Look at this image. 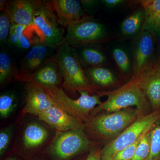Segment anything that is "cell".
<instances>
[{"instance_id": "cell-19", "label": "cell", "mask_w": 160, "mask_h": 160, "mask_svg": "<svg viewBox=\"0 0 160 160\" xmlns=\"http://www.w3.org/2000/svg\"><path fill=\"white\" fill-rule=\"evenodd\" d=\"M144 9L145 19L142 29L155 35H160V0L137 1Z\"/></svg>"}, {"instance_id": "cell-23", "label": "cell", "mask_w": 160, "mask_h": 160, "mask_svg": "<svg viewBox=\"0 0 160 160\" xmlns=\"http://www.w3.org/2000/svg\"><path fill=\"white\" fill-rule=\"evenodd\" d=\"M18 78V72L12 63L11 59L5 52L0 53V83L5 84L12 78Z\"/></svg>"}, {"instance_id": "cell-1", "label": "cell", "mask_w": 160, "mask_h": 160, "mask_svg": "<svg viewBox=\"0 0 160 160\" xmlns=\"http://www.w3.org/2000/svg\"><path fill=\"white\" fill-rule=\"evenodd\" d=\"M101 97L106 96L107 99L96 106L91 112L92 117L102 112H114L135 106L144 114L148 107V99L136 78H132L126 84L117 89L109 91H99Z\"/></svg>"}, {"instance_id": "cell-5", "label": "cell", "mask_w": 160, "mask_h": 160, "mask_svg": "<svg viewBox=\"0 0 160 160\" xmlns=\"http://www.w3.org/2000/svg\"><path fill=\"white\" fill-rule=\"evenodd\" d=\"M67 29L62 45L67 44L73 47H82L97 45L109 39V33L105 26L87 15L71 24Z\"/></svg>"}, {"instance_id": "cell-11", "label": "cell", "mask_w": 160, "mask_h": 160, "mask_svg": "<svg viewBox=\"0 0 160 160\" xmlns=\"http://www.w3.org/2000/svg\"><path fill=\"white\" fill-rule=\"evenodd\" d=\"M55 106L57 105L54 100L44 88L32 82H27L23 113L38 116Z\"/></svg>"}, {"instance_id": "cell-21", "label": "cell", "mask_w": 160, "mask_h": 160, "mask_svg": "<svg viewBox=\"0 0 160 160\" xmlns=\"http://www.w3.org/2000/svg\"><path fill=\"white\" fill-rule=\"evenodd\" d=\"M145 19L144 9H136L123 21L121 27V32L124 36L131 37L140 33L142 30Z\"/></svg>"}, {"instance_id": "cell-7", "label": "cell", "mask_w": 160, "mask_h": 160, "mask_svg": "<svg viewBox=\"0 0 160 160\" xmlns=\"http://www.w3.org/2000/svg\"><path fill=\"white\" fill-rule=\"evenodd\" d=\"M92 144L84 130L58 132L48 151L54 160H69L88 150Z\"/></svg>"}, {"instance_id": "cell-17", "label": "cell", "mask_w": 160, "mask_h": 160, "mask_svg": "<svg viewBox=\"0 0 160 160\" xmlns=\"http://www.w3.org/2000/svg\"><path fill=\"white\" fill-rule=\"evenodd\" d=\"M52 49L44 42H39L32 46L26 53L22 62V68L18 72V78L26 80L49 57V52Z\"/></svg>"}, {"instance_id": "cell-28", "label": "cell", "mask_w": 160, "mask_h": 160, "mask_svg": "<svg viewBox=\"0 0 160 160\" xmlns=\"http://www.w3.org/2000/svg\"><path fill=\"white\" fill-rule=\"evenodd\" d=\"M13 127L9 126L2 129L0 132V156L4 155L11 142Z\"/></svg>"}, {"instance_id": "cell-8", "label": "cell", "mask_w": 160, "mask_h": 160, "mask_svg": "<svg viewBox=\"0 0 160 160\" xmlns=\"http://www.w3.org/2000/svg\"><path fill=\"white\" fill-rule=\"evenodd\" d=\"M33 24L42 33L47 46L57 49L62 45L65 37L64 29L49 2L40 1L35 12Z\"/></svg>"}, {"instance_id": "cell-24", "label": "cell", "mask_w": 160, "mask_h": 160, "mask_svg": "<svg viewBox=\"0 0 160 160\" xmlns=\"http://www.w3.org/2000/svg\"><path fill=\"white\" fill-rule=\"evenodd\" d=\"M150 154L149 160H160V118L150 130Z\"/></svg>"}, {"instance_id": "cell-16", "label": "cell", "mask_w": 160, "mask_h": 160, "mask_svg": "<svg viewBox=\"0 0 160 160\" xmlns=\"http://www.w3.org/2000/svg\"><path fill=\"white\" fill-rule=\"evenodd\" d=\"M49 137V130L42 124L36 122L28 123L22 137L23 149L28 154L33 153L45 145Z\"/></svg>"}, {"instance_id": "cell-33", "label": "cell", "mask_w": 160, "mask_h": 160, "mask_svg": "<svg viewBox=\"0 0 160 160\" xmlns=\"http://www.w3.org/2000/svg\"><path fill=\"white\" fill-rule=\"evenodd\" d=\"M82 6L86 8H92L94 7L98 3L99 1H94V0H84V1H80Z\"/></svg>"}, {"instance_id": "cell-22", "label": "cell", "mask_w": 160, "mask_h": 160, "mask_svg": "<svg viewBox=\"0 0 160 160\" xmlns=\"http://www.w3.org/2000/svg\"><path fill=\"white\" fill-rule=\"evenodd\" d=\"M113 59L118 70L124 78H132L133 75V62L126 49L115 47L111 52Z\"/></svg>"}, {"instance_id": "cell-20", "label": "cell", "mask_w": 160, "mask_h": 160, "mask_svg": "<svg viewBox=\"0 0 160 160\" xmlns=\"http://www.w3.org/2000/svg\"><path fill=\"white\" fill-rule=\"evenodd\" d=\"M78 53L80 63L87 68L105 66L108 63L106 54L96 45L82 46Z\"/></svg>"}, {"instance_id": "cell-10", "label": "cell", "mask_w": 160, "mask_h": 160, "mask_svg": "<svg viewBox=\"0 0 160 160\" xmlns=\"http://www.w3.org/2000/svg\"><path fill=\"white\" fill-rule=\"evenodd\" d=\"M155 36L148 30L142 29L136 41L133 50V75L136 78L142 71L153 62Z\"/></svg>"}, {"instance_id": "cell-34", "label": "cell", "mask_w": 160, "mask_h": 160, "mask_svg": "<svg viewBox=\"0 0 160 160\" xmlns=\"http://www.w3.org/2000/svg\"><path fill=\"white\" fill-rule=\"evenodd\" d=\"M7 1H5V0H1L0 1V9H1V12L5 11Z\"/></svg>"}, {"instance_id": "cell-30", "label": "cell", "mask_w": 160, "mask_h": 160, "mask_svg": "<svg viewBox=\"0 0 160 160\" xmlns=\"http://www.w3.org/2000/svg\"><path fill=\"white\" fill-rule=\"evenodd\" d=\"M142 138L131 146L118 152L112 160H131L134 156Z\"/></svg>"}, {"instance_id": "cell-31", "label": "cell", "mask_w": 160, "mask_h": 160, "mask_svg": "<svg viewBox=\"0 0 160 160\" xmlns=\"http://www.w3.org/2000/svg\"><path fill=\"white\" fill-rule=\"evenodd\" d=\"M86 160H102L101 155V149H91Z\"/></svg>"}, {"instance_id": "cell-15", "label": "cell", "mask_w": 160, "mask_h": 160, "mask_svg": "<svg viewBox=\"0 0 160 160\" xmlns=\"http://www.w3.org/2000/svg\"><path fill=\"white\" fill-rule=\"evenodd\" d=\"M49 3L59 23L66 29L87 16L78 0H52Z\"/></svg>"}, {"instance_id": "cell-4", "label": "cell", "mask_w": 160, "mask_h": 160, "mask_svg": "<svg viewBox=\"0 0 160 160\" xmlns=\"http://www.w3.org/2000/svg\"><path fill=\"white\" fill-rule=\"evenodd\" d=\"M160 118V110L140 117L118 136L101 149L102 160H112L118 152L131 146L150 131Z\"/></svg>"}, {"instance_id": "cell-35", "label": "cell", "mask_w": 160, "mask_h": 160, "mask_svg": "<svg viewBox=\"0 0 160 160\" xmlns=\"http://www.w3.org/2000/svg\"><path fill=\"white\" fill-rule=\"evenodd\" d=\"M4 160H22L21 159L19 158L16 157L15 156H11L9 157H8L6 158Z\"/></svg>"}, {"instance_id": "cell-37", "label": "cell", "mask_w": 160, "mask_h": 160, "mask_svg": "<svg viewBox=\"0 0 160 160\" xmlns=\"http://www.w3.org/2000/svg\"><path fill=\"white\" fill-rule=\"evenodd\" d=\"M159 60H160V59H159Z\"/></svg>"}, {"instance_id": "cell-2", "label": "cell", "mask_w": 160, "mask_h": 160, "mask_svg": "<svg viewBox=\"0 0 160 160\" xmlns=\"http://www.w3.org/2000/svg\"><path fill=\"white\" fill-rule=\"evenodd\" d=\"M144 115L136 108L131 107L114 112L100 113L85 123L84 130L108 143Z\"/></svg>"}, {"instance_id": "cell-9", "label": "cell", "mask_w": 160, "mask_h": 160, "mask_svg": "<svg viewBox=\"0 0 160 160\" xmlns=\"http://www.w3.org/2000/svg\"><path fill=\"white\" fill-rule=\"evenodd\" d=\"M136 78L152 111L160 110V60L150 64Z\"/></svg>"}, {"instance_id": "cell-13", "label": "cell", "mask_w": 160, "mask_h": 160, "mask_svg": "<svg viewBox=\"0 0 160 160\" xmlns=\"http://www.w3.org/2000/svg\"><path fill=\"white\" fill-rule=\"evenodd\" d=\"M40 0L7 1L6 9L11 23L24 26L33 25V18Z\"/></svg>"}, {"instance_id": "cell-26", "label": "cell", "mask_w": 160, "mask_h": 160, "mask_svg": "<svg viewBox=\"0 0 160 160\" xmlns=\"http://www.w3.org/2000/svg\"><path fill=\"white\" fill-rule=\"evenodd\" d=\"M150 154V132H147L142 138L131 160H149Z\"/></svg>"}, {"instance_id": "cell-18", "label": "cell", "mask_w": 160, "mask_h": 160, "mask_svg": "<svg viewBox=\"0 0 160 160\" xmlns=\"http://www.w3.org/2000/svg\"><path fill=\"white\" fill-rule=\"evenodd\" d=\"M84 70L90 85L96 90L112 88L118 84L114 72L105 66L90 67Z\"/></svg>"}, {"instance_id": "cell-14", "label": "cell", "mask_w": 160, "mask_h": 160, "mask_svg": "<svg viewBox=\"0 0 160 160\" xmlns=\"http://www.w3.org/2000/svg\"><path fill=\"white\" fill-rule=\"evenodd\" d=\"M26 81L36 83L45 89L60 87L62 82L56 56L49 58Z\"/></svg>"}, {"instance_id": "cell-36", "label": "cell", "mask_w": 160, "mask_h": 160, "mask_svg": "<svg viewBox=\"0 0 160 160\" xmlns=\"http://www.w3.org/2000/svg\"><path fill=\"white\" fill-rule=\"evenodd\" d=\"M33 160H46L45 159L43 158H38L35 159Z\"/></svg>"}, {"instance_id": "cell-32", "label": "cell", "mask_w": 160, "mask_h": 160, "mask_svg": "<svg viewBox=\"0 0 160 160\" xmlns=\"http://www.w3.org/2000/svg\"><path fill=\"white\" fill-rule=\"evenodd\" d=\"M101 2L106 7L111 8L120 6L126 1H123V0H103V1H102Z\"/></svg>"}, {"instance_id": "cell-25", "label": "cell", "mask_w": 160, "mask_h": 160, "mask_svg": "<svg viewBox=\"0 0 160 160\" xmlns=\"http://www.w3.org/2000/svg\"><path fill=\"white\" fill-rule=\"evenodd\" d=\"M17 105L16 98L13 93L5 92L0 96V116L2 118H8Z\"/></svg>"}, {"instance_id": "cell-3", "label": "cell", "mask_w": 160, "mask_h": 160, "mask_svg": "<svg viewBox=\"0 0 160 160\" xmlns=\"http://www.w3.org/2000/svg\"><path fill=\"white\" fill-rule=\"evenodd\" d=\"M56 58L64 89L71 92L86 90L92 93L96 91L86 78L74 47L67 44L59 46Z\"/></svg>"}, {"instance_id": "cell-29", "label": "cell", "mask_w": 160, "mask_h": 160, "mask_svg": "<svg viewBox=\"0 0 160 160\" xmlns=\"http://www.w3.org/2000/svg\"><path fill=\"white\" fill-rule=\"evenodd\" d=\"M28 26L11 23V29L8 41L9 44L17 47L21 38L24 34V32Z\"/></svg>"}, {"instance_id": "cell-6", "label": "cell", "mask_w": 160, "mask_h": 160, "mask_svg": "<svg viewBox=\"0 0 160 160\" xmlns=\"http://www.w3.org/2000/svg\"><path fill=\"white\" fill-rule=\"evenodd\" d=\"M45 89V88H44ZM54 100L58 107L67 113L86 123L91 118V112L102 103L98 94L90 95L86 90L78 91L80 97L77 100L69 98L60 87L45 89Z\"/></svg>"}, {"instance_id": "cell-27", "label": "cell", "mask_w": 160, "mask_h": 160, "mask_svg": "<svg viewBox=\"0 0 160 160\" xmlns=\"http://www.w3.org/2000/svg\"><path fill=\"white\" fill-rule=\"evenodd\" d=\"M11 22L6 11H2L0 14V41L1 44L9 41L11 29Z\"/></svg>"}, {"instance_id": "cell-12", "label": "cell", "mask_w": 160, "mask_h": 160, "mask_svg": "<svg viewBox=\"0 0 160 160\" xmlns=\"http://www.w3.org/2000/svg\"><path fill=\"white\" fill-rule=\"evenodd\" d=\"M40 121L46 123L58 132L84 130L85 123L72 116L58 106L51 107L38 116Z\"/></svg>"}]
</instances>
